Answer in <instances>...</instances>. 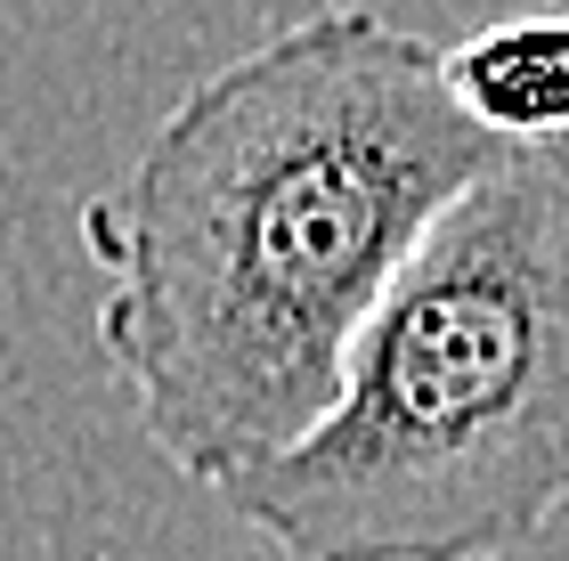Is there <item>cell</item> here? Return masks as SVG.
Returning <instances> with one entry per match:
<instances>
[{
  "label": "cell",
  "mask_w": 569,
  "mask_h": 561,
  "mask_svg": "<svg viewBox=\"0 0 569 561\" xmlns=\"http://www.w3.org/2000/svg\"><path fill=\"white\" fill-rule=\"evenodd\" d=\"M497 156L439 49L367 0L203 73L82 203L98 350L154 455L220 497L293 448L407 252Z\"/></svg>",
  "instance_id": "6da1fadb"
},
{
  "label": "cell",
  "mask_w": 569,
  "mask_h": 561,
  "mask_svg": "<svg viewBox=\"0 0 569 561\" xmlns=\"http://www.w3.org/2000/svg\"><path fill=\"white\" fill-rule=\"evenodd\" d=\"M220 504L277 561H505L569 513V139L431 220L333 407Z\"/></svg>",
  "instance_id": "7a4b0ae2"
},
{
  "label": "cell",
  "mask_w": 569,
  "mask_h": 561,
  "mask_svg": "<svg viewBox=\"0 0 569 561\" xmlns=\"http://www.w3.org/2000/svg\"><path fill=\"white\" fill-rule=\"evenodd\" d=\"M439 73L488 139L505 147L569 139V9L488 24V33L439 49Z\"/></svg>",
  "instance_id": "3957f363"
}]
</instances>
